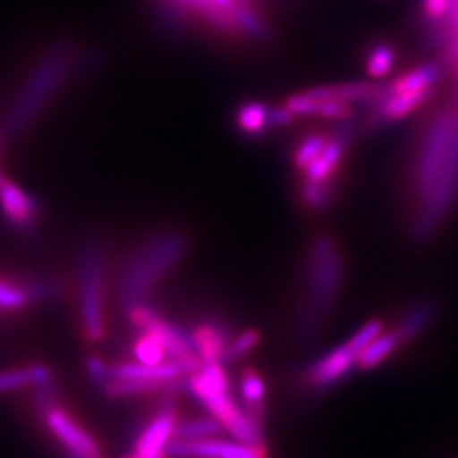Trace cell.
<instances>
[{
	"label": "cell",
	"instance_id": "1",
	"mask_svg": "<svg viewBox=\"0 0 458 458\" xmlns=\"http://www.w3.org/2000/svg\"><path fill=\"white\" fill-rule=\"evenodd\" d=\"M411 194V238L423 243L440 229L457 200L458 107L446 106L429 119L416 148Z\"/></svg>",
	"mask_w": 458,
	"mask_h": 458
},
{
	"label": "cell",
	"instance_id": "2",
	"mask_svg": "<svg viewBox=\"0 0 458 458\" xmlns=\"http://www.w3.org/2000/svg\"><path fill=\"white\" fill-rule=\"evenodd\" d=\"M100 55L82 53L72 39L53 43L34 64L4 121V132L9 138H21L45 114L49 104L77 73L98 65Z\"/></svg>",
	"mask_w": 458,
	"mask_h": 458
},
{
	"label": "cell",
	"instance_id": "3",
	"mask_svg": "<svg viewBox=\"0 0 458 458\" xmlns=\"http://www.w3.org/2000/svg\"><path fill=\"white\" fill-rule=\"evenodd\" d=\"M355 130L353 121H348L333 130L308 131L295 141L291 160L301 181L299 197L306 209L327 211L338 196L340 174Z\"/></svg>",
	"mask_w": 458,
	"mask_h": 458
},
{
	"label": "cell",
	"instance_id": "4",
	"mask_svg": "<svg viewBox=\"0 0 458 458\" xmlns=\"http://www.w3.org/2000/svg\"><path fill=\"white\" fill-rule=\"evenodd\" d=\"M189 238L181 229H158L138 246L121 274L119 297L124 311L148 304L151 293L185 257Z\"/></svg>",
	"mask_w": 458,
	"mask_h": 458
},
{
	"label": "cell",
	"instance_id": "5",
	"mask_svg": "<svg viewBox=\"0 0 458 458\" xmlns=\"http://www.w3.org/2000/svg\"><path fill=\"white\" fill-rule=\"evenodd\" d=\"M344 257L329 236H319L306 259L304 297L297 311V333L316 340L331 314L344 284Z\"/></svg>",
	"mask_w": 458,
	"mask_h": 458
},
{
	"label": "cell",
	"instance_id": "6",
	"mask_svg": "<svg viewBox=\"0 0 458 458\" xmlns=\"http://www.w3.org/2000/svg\"><path fill=\"white\" fill-rule=\"evenodd\" d=\"M187 386L238 442L263 450L262 425L251 420L248 412L231 397L221 361L200 363V367L189 378Z\"/></svg>",
	"mask_w": 458,
	"mask_h": 458
},
{
	"label": "cell",
	"instance_id": "7",
	"mask_svg": "<svg viewBox=\"0 0 458 458\" xmlns=\"http://www.w3.org/2000/svg\"><path fill=\"white\" fill-rule=\"evenodd\" d=\"M79 306L83 335L90 342L102 340L106 333L104 316V280L106 255L96 238L85 240L79 248Z\"/></svg>",
	"mask_w": 458,
	"mask_h": 458
},
{
	"label": "cell",
	"instance_id": "8",
	"mask_svg": "<svg viewBox=\"0 0 458 458\" xmlns=\"http://www.w3.org/2000/svg\"><path fill=\"white\" fill-rule=\"evenodd\" d=\"M131 319L132 327L140 331V335L153 336L170 357V360L175 361H199L196 344L192 340V335L185 333L182 327L166 321L164 316H160L149 304H143L140 308H134L128 312Z\"/></svg>",
	"mask_w": 458,
	"mask_h": 458
},
{
	"label": "cell",
	"instance_id": "9",
	"mask_svg": "<svg viewBox=\"0 0 458 458\" xmlns=\"http://www.w3.org/2000/svg\"><path fill=\"white\" fill-rule=\"evenodd\" d=\"M360 352V346L353 338H350L348 344L327 352V355L312 361L306 369V386L312 391H325L340 384L353 372L355 367H359Z\"/></svg>",
	"mask_w": 458,
	"mask_h": 458
},
{
	"label": "cell",
	"instance_id": "10",
	"mask_svg": "<svg viewBox=\"0 0 458 458\" xmlns=\"http://www.w3.org/2000/svg\"><path fill=\"white\" fill-rule=\"evenodd\" d=\"M294 119L285 104L270 106L263 100L242 102L233 115L236 131L246 138H263L268 132L291 126Z\"/></svg>",
	"mask_w": 458,
	"mask_h": 458
},
{
	"label": "cell",
	"instance_id": "11",
	"mask_svg": "<svg viewBox=\"0 0 458 458\" xmlns=\"http://www.w3.org/2000/svg\"><path fill=\"white\" fill-rule=\"evenodd\" d=\"M168 401L158 408L151 421L143 428L140 438L134 445V455L149 458L168 457V446L174 442L175 429L179 425L177 412L174 410V404Z\"/></svg>",
	"mask_w": 458,
	"mask_h": 458
},
{
	"label": "cell",
	"instance_id": "12",
	"mask_svg": "<svg viewBox=\"0 0 458 458\" xmlns=\"http://www.w3.org/2000/svg\"><path fill=\"white\" fill-rule=\"evenodd\" d=\"M0 211L11 228L31 233L39 217V204L14 182L4 179L0 181Z\"/></svg>",
	"mask_w": 458,
	"mask_h": 458
},
{
	"label": "cell",
	"instance_id": "13",
	"mask_svg": "<svg viewBox=\"0 0 458 458\" xmlns=\"http://www.w3.org/2000/svg\"><path fill=\"white\" fill-rule=\"evenodd\" d=\"M263 450L243 442H221L216 438L200 442L174 440L168 446V457L175 458H267Z\"/></svg>",
	"mask_w": 458,
	"mask_h": 458
},
{
	"label": "cell",
	"instance_id": "14",
	"mask_svg": "<svg viewBox=\"0 0 458 458\" xmlns=\"http://www.w3.org/2000/svg\"><path fill=\"white\" fill-rule=\"evenodd\" d=\"M192 340L196 344L197 357L200 363H211V361L223 363V355L229 344V331L221 319L217 318L206 319L192 333Z\"/></svg>",
	"mask_w": 458,
	"mask_h": 458
},
{
	"label": "cell",
	"instance_id": "15",
	"mask_svg": "<svg viewBox=\"0 0 458 458\" xmlns=\"http://www.w3.org/2000/svg\"><path fill=\"white\" fill-rule=\"evenodd\" d=\"M437 318V304L429 299L416 301L410 310L403 314L399 325L394 329L401 346L416 340Z\"/></svg>",
	"mask_w": 458,
	"mask_h": 458
},
{
	"label": "cell",
	"instance_id": "16",
	"mask_svg": "<svg viewBox=\"0 0 458 458\" xmlns=\"http://www.w3.org/2000/svg\"><path fill=\"white\" fill-rule=\"evenodd\" d=\"M53 382V374L47 365H30L0 372V394L11 393L24 387H39Z\"/></svg>",
	"mask_w": 458,
	"mask_h": 458
},
{
	"label": "cell",
	"instance_id": "17",
	"mask_svg": "<svg viewBox=\"0 0 458 458\" xmlns=\"http://www.w3.org/2000/svg\"><path fill=\"white\" fill-rule=\"evenodd\" d=\"M242 397H243V410L248 412L251 420L262 425L265 414V384L262 377L255 370H246L242 377Z\"/></svg>",
	"mask_w": 458,
	"mask_h": 458
},
{
	"label": "cell",
	"instance_id": "18",
	"mask_svg": "<svg viewBox=\"0 0 458 458\" xmlns=\"http://www.w3.org/2000/svg\"><path fill=\"white\" fill-rule=\"evenodd\" d=\"M399 346H401V344H399L394 331H387V333L382 331L377 338H374L370 344L361 350L360 357H359V367L365 369V370L374 369L377 365H380L382 361L387 360Z\"/></svg>",
	"mask_w": 458,
	"mask_h": 458
},
{
	"label": "cell",
	"instance_id": "19",
	"mask_svg": "<svg viewBox=\"0 0 458 458\" xmlns=\"http://www.w3.org/2000/svg\"><path fill=\"white\" fill-rule=\"evenodd\" d=\"M395 49L393 45L380 41V43H374L367 55H365V70L367 75L370 79H386L389 77V73L393 72L394 65H395Z\"/></svg>",
	"mask_w": 458,
	"mask_h": 458
},
{
	"label": "cell",
	"instance_id": "20",
	"mask_svg": "<svg viewBox=\"0 0 458 458\" xmlns=\"http://www.w3.org/2000/svg\"><path fill=\"white\" fill-rule=\"evenodd\" d=\"M221 429L223 425L214 416L213 418H194L177 425L174 440H179V442L209 440V438H216Z\"/></svg>",
	"mask_w": 458,
	"mask_h": 458
},
{
	"label": "cell",
	"instance_id": "21",
	"mask_svg": "<svg viewBox=\"0 0 458 458\" xmlns=\"http://www.w3.org/2000/svg\"><path fill=\"white\" fill-rule=\"evenodd\" d=\"M36 302L31 280L14 284L0 278V311H19Z\"/></svg>",
	"mask_w": 458,
	"mask_h": 458
},
{
	"label": "cell",
	"instance_id": "22",
	"mask_svg": "<svg viewBox=\"0 0 458 458\" xmlns=\"http://www.w3.org/2000/svg\"><path fill=\"white\" fill-rule=\"evenodd\" d=\"M260 342V335L259 331L255 329H246L242 335H238L236 338L229 340L228 346L225 350V355H223V361H233L242 360L243 357H246L257 344Z\"/></svg>",
	"mask_w": 458,
	"mask_h": 458
},
{
	"label": "cell",
	"instance_id": "23",
	"mask_svg": "<svg viewBox=\"0 0 458 458\" xmlns=\"http://www.w3.org/2000/svg\"><path fill=\"white\" fill-rule=\"evenodd\" d=\"M134 355H136V360L147 365L162 363L166 357L162 344L148 335H141V338L138 340V344L134 346Z\"/></svg>",
	"mask_w": 458,
	"mask_h": 458
},
{
	"label": "cell",
	"instance_id": "24",
	"mask_svg": "<svg viewBox=\"0 0 458 458\" xmlns=\"http://www.w3.org/2000/svg\"><path fill=\"white\" fill-rule=\"evenodd\" d=\"M87 372L92 382L98 387H106L111 380V367H107L98 357H90L87 361Z\"/></svg>",
	"mask_w": 458,
	"mask_h": 458
},
{
	"label": "cell",
	"instance_id": "25",
	"mask_svg": "<svg viewBox=\"0 0 458 458\" xmlns=\"http://www.w3.org/2000/svg\"><path fill=\"white\" fill-rule=\"evenodd\" d=\"M5 179V175H4V172H2V168H0V181H4Z\"/></svg>",
	"mask_w": 458,
	"mask_h": 458
}]
</instances>
